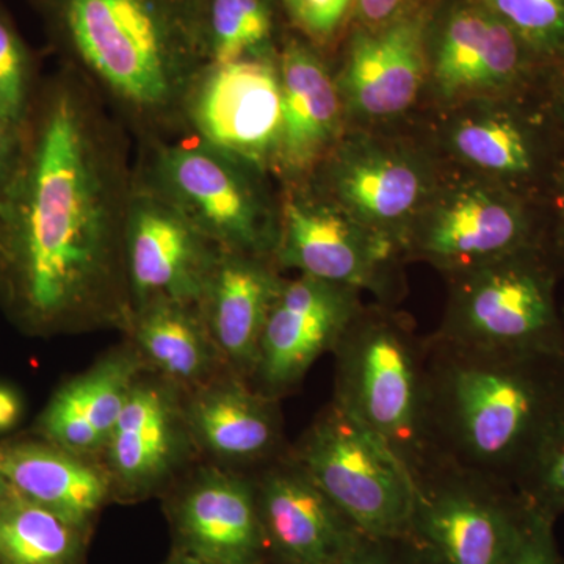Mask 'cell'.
I'll use <instances>...</instances> for the list:
<instances>
[{"mask_svg": "<svg viewBox=\"0 0 564 564\" xmlns=\"http://www.w3.org/2000/svg\"><path fill=\"white\" fill-rule=\"evenodd\" d=\"M132 137L63 66L40 84L20 162L0 193V302L35 334L131 321L126 228Z\"/></svg>", "mask_w": 564, "mask_h": 564, "instance_id": "6da1fadb", "label": "cell"}, {"mask_svg": "<svg viewBox=\"0 0 564 564\" xmlns=\"http://www.w3.org/2000/svg\"><path fill=\"white\" fill-rule=\"evenodd\" d=\"M63 66L139 143L187 133L185 106L209 65L203 0H33Z\"/></svg>", "mask_w": 564, "mask_h": 564, "instance_id": "7a4b0ae2", "label": "cell"}, {"mask_svg": "<svg viewBox=\"0 0 564 564\" xmlns=\"http://www.w3.org/2000/svg\"><path fill=\"white\" fill-rule=\"evenodd\" d=\"M429 344L430 430L441 462L518 489L564 406V352Z\"/></svg>", "mask_w": 564, "mask_h": 564, "instance_id": "3957f363", "label": "cell"}, {"mask_svg": "<svg viewBox=\"0 0 564 564\" xmlns=\"http://www.w3.org/2000/svg\"><path fill=\"white\" fill-rule=\"evenodd\" d=\"M334 356L333 402L361 422L410 473L437 464L430 430L429 344L410 317L362 306Z\"/></svg>", "mask_w": 564, "mask_h": 564, "instance_id": "277c9868", "label": "cell"}, {"mask_svg": "<svg viewBox=\"0 0 564 564\" xmlns=\"http://www.w3.org/2000/svg\"><path fill=\"white\" fill-rule=\"evenodd\" d=\"M135 172L220 250L273 258L281 192L265 170L184 133L137 144Z\"/></svg>", "mask_w": 564, "mask_h": 564, "instance_id": "5b68a950", "label": "cell"}, {"mask_svg": "<svg viewBox=\"0 0 564 564\" xmlns=\"http://www.w3.org/2000/svg\"><path fill=\"white\" fill-rule=\"evenodd\" d=\"M447 280V307L433 336L470 347L564 352L555 263L543 243Z\"/></svg>", "mask_w": 564, "mask_h": 564, "instance_id": "8992f818", "label": "cell"}, {"mask_svg": "<svg viewBox=\"0 0 564 564\" xmlns=\"http://www.w3.org/2000/svg\"><path fill=\"white\" fill-rule=\"evenodd\" d=\"M291 454L348 518L372 538H406L414 484L373 433L329 400Z\"/></svg>", "mask_w": 564, "mask_h": 564, "instance_id": "52a82bcc", "label": "cell"}, {"mask_svg": "<svg viewBox=\"0 0 564 564\" xmlns=\"http://www.w3.org/2000/svg\"><path fill=\"white\" fill-rule=\"evenodd\" d=\"M413 484L404 540L419 564H502L527 510L518 489L448 463Z\"/></svg>", "mask_w": 564, "mask_h": 564, "instance_id": "ba28073f", "label": "cell"}, {"mask_svg": "<svg viewBox=\"0 0 564 564\" xmlns=\"http://www.w3.org/2000/svg\"><path fill=\"white\" fill-rule=\"evenodd\" d=\"M307 184L404 254L415 220L440 187L421 151L366 132L343 135Z\"/></svg>", "mask_w": 564, "mask_h": 564, "instance_id": "9c48e42d", "label": "cell"}, {"mask_svg": "<svg viewBox=\"0 0 564 564\" xmlns=\"http://www.w3.org/2000/svg\"><path fill=\"white\" fill-rule=\"evenodd\" d=\"M403 254L402 247L370 231L307 182L282 187L273 256L282 272L369 291L386 302Z\"/></svg>", "mask_w": 564, "mask_h": 564, "instance_id": "30bf717a", "label": "cell"}, {"mask_svg": "<svg viewBox=\"0 0 564 564\" xmlns=\"http://www.w3.org/2000/svg\"><path fill=\"white\" fill-rule=\"evenodd\" d=\"M541 245L518 193L474 176L437 187L406 240V256L447 274Z\"/></svg>", "mask_w": 564, "mask_h": 564, "instance_id": "8fae6325", "label": "cell"}, {"mask_svg": "<svg viewBox=\"0 0 564 564\" xmlns=\"http://www.w3.org/2000/svg\"><path fill=\"white\" fill-rule=\"evenodd\" d=\"M202 459L193 441L184 392L144 370L104 447L111 502L162 496Z\"/></svg>", "mask_w": 564, "mask_h": 564, "instance_id": "7c38bea8", "label": "cell"}, {"mask_svg": "<svg viewBox=\"0 0 564 564\" xmlns=\"http://www.w3.org/2000/svg\"><path fill=\"white\" fill-rule=\"evenodd\" d=\"M223 250L135 172L126 274L132 311L154 302L198 304Z\"/></svg>", "mask_w": 564, "mask_h": 564, "instance_id": "4fadbf2b", "label": "cell"}, {"mask_svg": "<svg viewBox=\"0 0 564 564\" xmlns=\"http://www.w3.org/2000/svg\"><path fill=\"white\" fill-rule=\"evenodd\" d=\"M276 61L209 63L185 106V129L273 176L281 135Z\"/></svg>", "mask_w": 564, "mask_h": 564, "instance_id": "5bb4252c", "label": "cell"}, {"mask_svg": "<svg viewBox=\"0 0 564 564\" xmlns=\"http://www.w3.org/2000/svg\"><path fill=\"white\" fill-rule=\"evenodd\" d=\"M163 496L176 554L212 564H270L251 474L198 463Z\"/></svg>", "mask_w": 564, "mask_h": 564, "instance_id": "9a60e30c", "label": "cell"}, {"mask_svg": "<svg viewBox=\"0 0 564 564\" xmlns=\"http://www.w3.org/2000/svg\"><path fill=\"white\" fill-rule=\"evenodd\" d=\"M362 306L356 289L303 274L288 278L263 328L252 388L280 402L291 395L314 364L333 352Z\"/></svg>", "mask_w": 564, "mask_h": 564, "instance_id": "2e32d148", "label": "cell"}, {"mask_svg": "<svg viewBox=\"0 0 564 564\" xmlns=\"http://www.w3.org/2000/svg\"><path fill=\"white\" fill-rule=\"evenodd\" d=\"M251 475L270 564H337L366 540L291 451Z\"/></svg>", "mask_w": 564, "mask_h": 564, "instance_id": "e0dca14e", "label": "cell"}, {"mask_svg": "<svg viewBox=\"0 0 564 564\" xmlns=\"http://www.w3.org/2000/svg\"><path fill=\"white\" fill-rule=\"evenodd\" d=\"M185 415L207 463L254 474L291 451L280 400L263 395L232 370L184 392Z\"/></svg>", "mask_w": 564, "mask_h": 564, "instance_id": "ac0fdd59", "label": "cell"}, {"mask_svg": "<svg viewBox=\"0 0 564 564\" xmlns=\"http://www.w3.org/2000/svg\"><path fill=\"white\" fill-rule=\"evenodd\" d=\"M429 14L414 10L381 28L355 32L334 76L345 117L383 120L410 109L426 76Z\"/></svg>", "mask_w": 564, "mask_h": 564, "instance_id": "d6986e66", "label": "cell"}, {"mask_svg": "<svg viewBox=\"0 0 564 564\" xmlns=\"http://www.w3.org/2000/svg\"><path fill=\"white\" fill-rule=\"evenodd\" d=\"M532 58L521 40L481 0H462L437 33L429 73L443 101L507 96Z\"/></svg>", "mask_w": 564, "mask_h": 564, "instance_id": "ffe728a7", "label": "cell"}, {"mask_svg": "<svg viewBox=\"0 0 564 564\" xmlns=\"http://www.w3.org/2000/svg\"><path fill=\"white\" fill-rule=\"evenodd\" d=\"M278 68L282 120L273 176L284 185L303 184L343 139V98L321 54L303 36L282 39Z\"/></svg>", "mask_w": 564, "mask_h": 564, "instance_id": "44dd1931", "label": "cell"}, {"mask_svg": "<svg viewBox=\"0 0 564 564\" xmlns=\"http://www.w3.org/2000/svg\"><path fill=\"white\" fill-rule=\"evenodd\" d=\"M269 256L223 251L212 272L199 313L229 370L251 381L261 337L288 278Z\"/></svg>", "mask_w": 564, "mask_h": 564, "instance_id": "7402d4cb", "label": "cell"}, {"mask_svg": "<svg viewBox=\"0 0 564 564\" xmlns=\"http://www.w3.org/2000/svg\"><path fill=\"white\" fill-rule=\"evenodd\" d=\"M144 370L143 359L128 339L104 352L52 393L36 423L40 440L99 459Z\"/></svg>", "mask_w": 564, "mask_h": 564, "instance_id": "603a6c76", "label": "cell"}, {"mask_svg": "<svg viewBox=\"0 0 564 564\" xmlns=\"http://www.w3.org/2000/svg\"><path fill=\"white\" fill-rule=\"evenodd\" d=\"M503 99L494 96L452 104L443 143L475 176L516 192L540 173L543 147L532 122Z\"/></svg>", "mask_w": 564, "mask_h": 564, "instance_id": "cb8c5ba5", "label": "cell"}, {"mask_svg": "<svg viewBox=\"0 0 564 564\" xmlns=\"http://www.w3.org/2000/svg\"><path fill=\"white\" fill-rule=\"evenodd\" d=\"M6 475L13 491L90 532L111 502L109 477L99 459L44 440L6 444Z\"/></svg>", "mask_w": 564, "mask_h": 564, "instance_id": "d4e9b609", "label": "cell"}, {"mask_svg": "<svg viewBox=\"0 0 564 564\" xmlns=\"http://www.w3.org/2000/svg\"><path fill=\"white\" fill-rule=\"evenodd\" d=\"M150 372L191 392L228 369L198 304L154 302L132 311L124 329Z\"/></svg>", "mask_w": 564, "mask_h": 564, "instance_id": "484cf974", "label": "cell"}, {"mask_svg": "<svg viewBox=\"0 0 564 564\" xmlns=\"http://www.w3.org/2000/svg\"><path fill=\"white\" fill-rule=\"evenodd\" d=\"M90 536L13 489L0 500V564H85Z\"/></svg>", "mask_w": 564, "mask_h": 564, "instance_id": "4316f807", "label": "cell"}, {"mask_svg": "<svg viewBox=\"0 0 564 564\" xmlns=\"http://www.w3.org/2000/svg\"><path fill=\"white\" fill-rule=\"evenodd\" d=\"M278 7V0H203L209 63L276 61Z\"/></svg>", "mask_w": 564, "mask_h": 564, "instance_id": "83f0119b", "label": "cell"}, {"mask_svg": "<svg viewBox=\"0 0 564 564\" xmlns=\"http://www.w3.org/2000/svg\"><path fill=\"white\" fill-rule=\"evenodd\" d=\"M39 90L35 55L0 3V117L25 133Z\"/></svg>", "mask_w": 564, "mask_h": 564, "instance_id": "f1b7e54d", "label": "cell"}, {"mask_svg": "<svg viewBox=\"0 0 564 564\" xmlns=\"http://www.w3.org/2000/svg\"><path fill=\"white\" fill-rule=\"evenodd\" d=\"M521 40L532 57L564 52V0H481Z\"/></svg>", "mask_w": 564, "mask_h": 564, "instance_id": "f546056e", "label": "cell"}, {"mask_svg": "<svg viewBox=\"0 0 564 564\" xmlns=\"http://www.w3.org/2000/svg\"><path fill=\"white\" fill-rule=\"evenodd\" d=\"M519 492L527 503L555 519L564 513V406L545 434Z\"/></svg>", "mask_w": 564, "mask_h": 564, "instance_id": "4dcf8cb0", "label": "cell"}, {"mask_svg": "<svg viewBox=\"0 0 564 564\" xmlns=\"http://www.w3.org/2000/svg\"><path fill=\"white\" fill-rule=\"evenodd\" d=\"M555 521L554 516L527 503L524 518L502 564H564L556 544Z\"/></svg>", "mask_w": 564, "mask_h": 564, "instance_id": "1f68e13d", "label": "cell"}, {"mask_svg": "<svg viewBox=\"0 0 564 564\" xmlns=\"http://www.w3.org/2000/svg\"><path fill=\"white\" fill-rule=\"evenodd\" d=\"M299 35L311 44L333 39L347 21L355 0H278Z\"/></svg>", "mask_w": 564, "mask_h": 564, "instance_id": "d6a6232c", "label": "cell"}, {"mask_svg": "<svg viewBox=\"0 0 564 564\" xmlns=\"http://www.w3.org/2000/svg\"><path fill=\"white\" fill-rule=\"evenodd\" d=\"M337 564H419L404 538L367 536L347 558Z\"/></svg>", "mask_w": 564, "mask_h": 564, "instance_id": "836d02e7", "label": "cell"}, {"mask_svg": "<svg viewBox=\"0 0 564 564\" xmlns=\"http://www.w3.org/2000/svg\"><path fill=\"white\" fill-rule=\"evenodd\" d=\"M419 0H355L356 17L362 28H381L417 10Z\"/></svg>", "mask_w": 564, "mask_h": 564, "instance_id": "e575fe53", "label": "cell"}, {"mask_svg": "<svg viewBox=\"0 0 564 564\" xmlns=\"http://www.w3.org/2000/svg\"><path fill=\"white\" fill-rule=\"evenodd\" d=\"M24 133L0 117V193L7 187L20 162Z\"/></svg>", "mask_w": 564, "mask_h": 564, "instance_id": "d590c367", "label": "cell"}, {"mask_svg": "<svg viewBox=\"0 0 564 564\" xmlns=\"http://www.w3.org/2000/svg\"><path fill=\"white\" fill-rule=\"evenodd\" d=\"M24 415V400L17 388L0 383V434L9 433L20 425Z\"/></svg>", "mask_w": 564, "mask_h": 564, "instance_id": "8d00e7d4", "label": "cell"}, {"mask_svg": "<svg viewBox=\"0 0 564 564\" xmlns=\"http://www.w3.org/2000/svg\"><path fill=\"white\" fill-rule=\"evenodd\" d=\"M554 61L558 62V66H556L555 76H554V93L556 104H558L560 109H562L564 113V52L558 57L554 58Z\"/></svg>", "mask_w": 564, "mask_h": 564, "instance_id": "74e56055", "label": "cell"}, {"mask_svg": "<svg viewBox=\"0 0 564 564\" xmlns=\"http://www.w3.org/2000/svg\"><path fill=\"white\" fill-rule=\"evenodd\" d=\"M556 245H558V254L564 263V181L562 192H560L558 239H556Z\"/></svg>", "mask_w": 564, "mask_h": 564, "instance_id": "f35d334b", "label": "cell"}, {"mask_svg": "<svg viewBox=\"0 0 564 564\" xmlns=\"http://www.w3.org/2000/svg\"><path fill=\"white\" fill-rule=\"evenodd\" d=\"M10 491L11 486L6 475V444H0V500Z\"/></svg>", "mask_w": 564, "mask_h": 564, "instance_id": "ab89813d", "label": "cell"}, {"mask_svg": "<svg viewBox=\"0 0 564 564\" xmlns=\"http://www.w3.org/2000/svg\"><path fill=\"white\" fill-rule=\"evenodd\" d=\"M163 564H212L207 562H203V560L195 558V556L176 554V552H172L170 558L166 560Z\"/></svg>", "mask_w": 564, "mask_h": 564, "instance_id": "60d3db41", "label": "cell"}]
</instances>
